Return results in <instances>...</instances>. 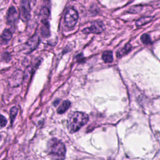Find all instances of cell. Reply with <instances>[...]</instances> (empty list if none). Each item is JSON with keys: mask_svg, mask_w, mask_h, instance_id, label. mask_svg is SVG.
<instances>
[{"mask_svg": "<svg viewBox=\"0 0 160 160\" xmlns=\"http://www.w3.org/2000/svg\"><path fill=\"white\" fill-rule=\"evenodd\" d=\"M102 58L105 62H111L113 59L112 52L111 51H106L102 54Z\"/></svg>", "mask_w": 160, "mask_h": 160, "instance_id": "12", "label": "cell"}, {"mask_svg": "<svg viewBox=\"0 0 160 160\" xmlns=\"http://www.w3.org/2000/svg\"><path fill=\"white\" fill-rule=\"evenodd\" d=\"M88 116L81 112H73L69 114L67 127L69 132H75L88 121Z\"/></svg>", "mask_w": 160, "mask_h": 160, "instance_id": "1", "label": "cell"}, {"mask_svg": "<svg viewBox=\"0 0 160 160\" xmlns=\"http://www.w3.org/2000/svg\"><path fill=\"white\" fill-rule=\"evenodd\" d=\"M105 29V26L101 21H95L91 25L90 27L84 28L82 32L84 34L95 33L99 34L102 32Z\"/></svg>", "mask_w": 160, "mask_h": 160, "instance_id": "5", "label": "cell"}, {"mask_svg": "<svg viewBox=\"0 0 160 160\" xmlns=\"http://www.w3.org/2000/svg\"><path fill=\"white\" fill-rule=\"evenodd\" d=\"M41 14L42 16V21H46L47 18H48L49 15V9L47 8V7H43L42 9H41Z\"/></svg>", "mask_w": 160, "mask_h": 160, "instance_id": "15", "label": "cell"}, {"mask_svg": "<svg viewBox=\"0 0 160 160\" xmlns=\"http://www.w3.org/2000/svg\"><path fill=\"white\" fill-rule=\"evenodd\" d=\"M141 41L145 44H148L151 42L150 36L147 34H142L141 37Z\"/></svg>", "mask_w": 160, "mask_h": 160, "instance_id": "17", "label": "cell"}, {"mask_svg": "<svg viewBox=\"0 0 160 160\" xmlns=\"http://www.w3.org/2000/svg\"><path fill=\"white\" fill-rule=\"evenodd\" d=\"M12 32L9 29H4L1 35V44H6L11 39Z\"/></svg>", "mask_w": 160, "mask_h": 160, "instance_id": "9", "label": "cell"}, {"mask_svg": "<svg viewBox=\"0 0 160 160\" xmlns=\"http://www.w3.org/2000/svg\"><path fill=\"white\" fill-rule=\"evenodd\" d=\"M131 49V46L130 44H126V46L124 48H123L122 49H121V50H119V51L117 52V56L118 57H121L123 55L126 54L127 53H128Z\"/></svg>", "mask_w": 160, "mask_h": 160, "instance_id": "14", "label": "cell"}, {"mask_svg": "<svg viewBox=\"0 0 160 160\" xmlns=\"http://www.w3.org/2000/svg\"><path fill=\"white\" fill-rule=\"evenodd\" d=\"M39 42V36L36 34H34L32 36L29 40L26 42L25 44V51L26 52H30L34 50Z\"/></svg>", "mask_w": 160, "mask_h": 160, "instance_id": "6", "label": "cell"}, {"mask_svg": "<svg viewBox=\"0 0 160 160\" xmlns=\"http://www.w3.org/2000/svg\"><path fill=\"white\" fill-rule=\"evenodd\" d=\"M78 19V13L72 7H69L66 9L64 14V24L69 28H73Z\"/></svg>", "mask_w": 160, "mask_h": 160, "instance_id": "3", "label": "cell"}, {"mask_svg": "<svg viewBox=\"0 0 160 160\" xmlns=\"http://www.w3.org/2000/svg\"><path fill=\"white\" fill-rule=\"evenodd\" d=\"M6 123H7L6 119L2 115H1V127L5 126Z\"/></svg>", "mask_w": 160, "mask_h": 160, "instance_id": "18", "label": "cell"}, {"mask_svg": "<svg viewBox=\"0 0 160 160\" xmlns=\"http://www.w3.org/2000/svg\"><path fill=\"white\" fill-rule=\"evenodd\" d=\"M152 19H153V17H152V16L141 18L136 22V25L137 26H141L144 25V24L149 22L150 21H151L152 20Z\"/></svg>", "mask_w": 160, "mask_h": 160, "instance_id": "13", "label": "cell"}, {"mask_svg": "<svg viewBox=\"0 0 160 160\" xmlns=\"http://www.w3.org/2000/svg\"><path fill=\"white\" fill-rule=\"evenodd\" d=\"M48 152L54 158L64 159L66 154V148L64 144L59 140L52 138L47 144Z\"/></svg>", "mask_w": 160, "mask_h": 160, "instance_id": "2", "label": "cell"}, {"mask_svg": "<svg viewBox=\"0 0 160 160\" xmlns=\"http://www.w3.org/2000/svg\"><path fill=\"white\" fill-rule=\"evenodd\" d=\"M18 109L16 107H12L11 110H10V118H11V122H12L18 114Z\"/></svg>", "mask_w": 160, "mask_h": 160, "instance_id": "16", "label": "cell"}, {"mask_svg": "<svg viewBox=\"0 0 160 160\" xmlns=\"http://www.w3.org/2000/svg\"><path fill=\"white\" fill-rule=\"evenodd\" d=\"M70 106H71V102L69 101H68V100L64 101L61 104V105L58 108V109H57L58 113V114H62V113H64V112H66L69 109Z\"/></svg>", "mask_w": 160, "mask_h": 160, "instance_id": "11", "label": "cell"}, {"mask_svg": "<svg viewBox=\"0 0 160 160\" xmlns=\"http://www.w3.org/2000/svg\"><path fill=\"white\" fill-rule=\"evenodd\" d=\"M59 102V100H58V99L56 100V102H54V106H56Z\"/></svg>", "mask_w": 160, "mask_h": 160, "instance_id": "19", "label": "cell"}, {"mask_svg": "<svg viewBox=\"0 0 160 160\" xmlns=\"http://www.w3.org/2000/svg\"><path fill=\"white\" fill-rule=\"evenodd\" d=\"M43 24L41 27V35L43 37L47 38L48 36H49L50 35V31H49V23L47 21H42Z\"/></svg>", "mask_w": 160, "mask_h": 160, "instance_id": "10", "label": "cell"}, {"mask_svg": "<svg viewBox=\"0 0 160 160\" xmlns=\"http://www.w3.org/2000/svg\"><path fill=\"white\" fill-rule=\"evenodd\" d=\"M22 77V72L21 71H17L13 75L11 80V82L14 86H18L21 83Z\"/></svg>", "mask_w": 160, "mask_h": 160, "instance_id": "8", "label": "cell"}, {"mask_svg": "<svg viewBox=\"0 0 160 160\" xmlns=\"http://www.w3.org/2000/svg\"><path fill=\"white\" fill-rule=\"evenodd\" d=\"M35 2V0H22L20 5V17L22 21L28 19L31 5Z\"/></svg>", "mask_w": 160, "mask_h": 160, "instance_id": "4", "label": "cell"}, {"mask_svg": "<svg viewBox=\"0 0 160 160\" xmlns=\"http://www.w3.org/2000/svg\"><path fill=\"white\" fill-rule=\"evenodd\" d=\"M18 16H19V14L17 12L15 8H14L13 6H11V8H9L7 13V16H6L7 22L10 25H13L16 22L18 18Z\"/></svg>", "mask_w": 160, "mask_h": 160, "instance_id": "7", "label": "cell"}]
</instances>
